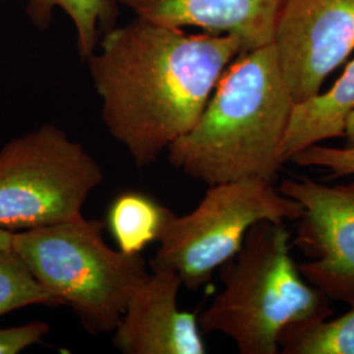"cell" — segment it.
I'll list each match as a JSON object with an SVG mask.
<instances>
[{
    "mask_svg": "<svg viewBox=\"0 0 354 354\" xmlns=\"http://www.w3.org/2000/svg\"><path fill=\"white\" fill-rule=\"evenodd\" d=\"M241 53L230 35L188 33L136 17L102 35L87 59L102 121L138 167L187 134Z\"/></svg>",
    "mask_w": 354,
    "mask_h": 354,
    "instance_id": "1",
    "label": "cell"
},
{
    "mask_svg": "<svg viewBox=\"0 0 354 354\" xmlns=\"http://www.w3.org/2000/svg\"><path fill=\"white\" fill-rule=\"evenodd\" d=\"M294 105L273 44L241 53L221 76L197 124L168 147V160L207 185L274 183Z\"/></svg>",
    "mask_w": 354,
    "mask_h": 354,
    "instance_id": "2",
    "label": "cell"
},
{
    "mask_svg": "<svg viewBox=\"0 0 354 354\" xmlns=\"http://www.w3.org/2000/svg\"><path fill=\"white\" fill-rule=\"evenodd\" d=\"M291 248L285 223L253 225L218 269L223 288L198 317L201 330L227 336L241 354H277L285 327L332 317L330 301L302 277Z\"/></svg>",
    "mask_w": 354,
    "mask_h": 354,
    "instance_id": "3",
    "label": "cell"
},
{
    "mask_svg": "<svg viewBox=\"0 0 354 354\" xmlns=\"http://www.w3.org/2000/svg\"><path fill=\"white\" fill-rule=\"evenodd\" d=\"M104 223L83 215L12 234V248L42 288L73 308L91 333L113 332L131 294L147 277L140 253L111 248Z\"/></svg>",
    "mask_w": 354,
    "mask_h": 354,
    "instance_id": "4",
    "label": "cell"
},
{
    "mask_svg": "<svg viewBox=\"0 0 354 354\" xmlns=\"http://www.w3.org/2000/svg\"><path fill=\"white\" fill-rule=\"evenodd\" d=\"M301 214V205L282 194L274 183L241 180L209 185L188 214L176 215L165 207L150 266L152 270L175 272L183 286L197 290L239 252L253 225L297 222Z\"/></svg>",
    "mask_w": 354,
    "mask_h": 354,
    "instance_id": "5",
    "label": "cell"
},
{
    "mask_svg": "<svg viewBox=\"0 0 354 354\" xmlns=\"http://www.w3.org/2000/svg\"><path fill=\"white\" fill-rule=\"evenodd\" d=\"M102 181V167L82 143L42 125L0 150V228L15 232L79 218Z\"/></svg>",
    "mask_w": 354,
    "mask_h": 354,
    "instance_id": "6",
    "label": "cell"
},
{
    "mask_svg": "<svg viewBox=\"0 0 354 354\" xmlns=\"http://www.w3.org/2000/svg\"><path fill=\"white\" fill-rule=\"evenodd\" d=\"M279 192L299 203L292 247L308 259L297 264L329 301L354 306V180L327 184L310 177L281 181Z\"/></svg>",
    "mask_w": 354,
    "mask_h": 354,
    "instance_id": "7",
    "label": "cell"
},
{
    "mask_svg": "<svg viewBox=\"0 0 354 354\" xmlns=\"http://www.w3.org/2000/svg\"><path fill=\"white\" fill-rule=\"evenodd\" d=\"M273 45L294 102L317 96L354 51V0H283Z\"/></svg>",
    "mask_w": 354,
    "mask_h": 354,
    "instance_id": "8",
    "label": "cell"
},
{
    "mask_svg": "<svg viewBox=\"0 0 354 354\" xmlns=\"http://www.w3.org/2000/svg\"><path fill=\"white\" fill-rule=\"evenodd\" d=\"M181 286L175 272L147 274L113 330L114 346L125 354L206 353L198 317L178 308Z\"/></svg>",
    "mask_w": 354,
    "mask_h": 354,
    "instance_id": "9",
    "label": "cell"
},
{
    "mask_svg": "<svg viewBox=\"0 0 354 354\" xmlns=\"http://www.w3.org/2000/svg\"><path fill=\"white\" fill-rule=\"evenodd\" d=\"M136 17L238 38L244 51L273 44L283 0H115Z\"/></svg>",
    "mask_w": 354,
    "mask_h": 354,
    "instance_id": "10",
    "label": "cell"
},
{
    "mask_svg": "<svg viewBox=\"0 0 354 354\" xmlns=\"http://www.w3.org/2000/svg\"><path fill=\"white\" fill-rule=\"evenodd\" d=\"M353 109L354 59H352L330 88L322 91L306 102H295L281 146L283 165L311 145L344 137L346 120Z\"/></svg>",
    "mask_w": 354,
    "mask_h": 354,
    "instance_id": "11",
    "label": "cell"
},
{
    "mask_svg": "<svg viewBox=\"0 0 354 354\" xmlns=\"http://www.w3.org/2000/svg\"><path fill=\"white\" fill-rule=\"evenodd\" d=\"M165 210V206L142 193L120 194L108 212V226L118 250L142 253L150 243L158 241Z\"/></svg>",
    "mask_w": 354,
    "mask_h": 354,
    "instance_id": "12",
    "label": "cell"
},
{
    "mask_svg": "<svg viewBox=\"0 0 354 354\" xmlns=\"http://www.w3.org/2000/svg\"><path fill=\"white\" fill-rule=\"evenodd\" d=\"M279 348L282 354H354V306L342 317L291 323Z\"/></svg>",
    "mask_w": 354,
    "mask_h": 354,
    "instance_id": "13",
    "label": "cell"
},
{
    "mask_svg": "<svg viewBox=\"0 0 354 354\" xmlns=\"http://www.w3.org/2000/svg\"><path fill=\"white\" fill-rule=\"evenodd\" d=\"M113 4V0H28L26 13L35 26L45 29L50 26L55 8L64 11L75 26L77 51L87 61L99 45Z\"/></svg>",
    "mask_w": 354,
    "mask_h": 354,
    "instance_id": "14",
    "label": "cell"
},
{
    "mask_svg": "<svg viewBox=\"0 0 354 354\" xmlns=\"http://www.w3.org/2000/svg\"><path fill=\"white\" fill-rule=\"evenodd\" d=\"M44 304L61 307L42 288L21 256L11 247L0 250V317L16 310Z\"/></svg>",
    "mask_w": 354,
    "mask_h": 354,
    "instance_id": "15",
    "label": "cell"
},
{
    "mask_svg": "<svg viewBox=\"0 0 354 354\" xmlns=\"http://www.w3.org/2000/svg\"><path fill=\"white\" fill-rule=\"evenodd\" d=\"M290 162L299 167L322 169L332 180L354 176V149L346 146L329 147L322 143L311 145L294 155Z\"/></svg>",
    "mask_w": 354,
    "mask_h": 354,
    "instance_id": "16",
    "label": "cell"
},
{
    "mask_svg": "<svg viewBox=\"0 0 354 354\" xmlns=\"http://www.w3.org/2000/svg\"><path fill=\"white\" fill-rule=\"evenodd\" d=\"M344 138L346 142V147L354 149V109L346 120L345 130H344Z\"/></svg>",
    "mask_w": 354,
    "mask_h": 354,
    "instance_id": "17",
    "label": "cell"
},
{
    "mask_svg": "<svg viewBox=\"0 0 354 354\" xmlns=\"http://www.w3.org/2000/svg\"><path fill=\"white\" fill-rule=\"evenodd\" d=\"M12 231L0 228V250L8 248L12 245Z\"/></svg>",
    "mask_w": 354,
    "mask_h": 354,
    "instance_id": "18",
    "label": "cell"
},
{
    "mask_svg": "<svg viewBox=\"0 0 354 354\" xmlns=\"http://www.w3.org/2000/svg\"><path fill=\"white\" fill-rule=\"evenodd\" d=\"M8 345H10L8 335L6 333L4 329L0 328V354H4L8 351Z\"/></svg>",
    "mask_w": 354,
    "mask_h": 354,
    "instance_id": "19",
    "label": "cell"
}]
</instances>
